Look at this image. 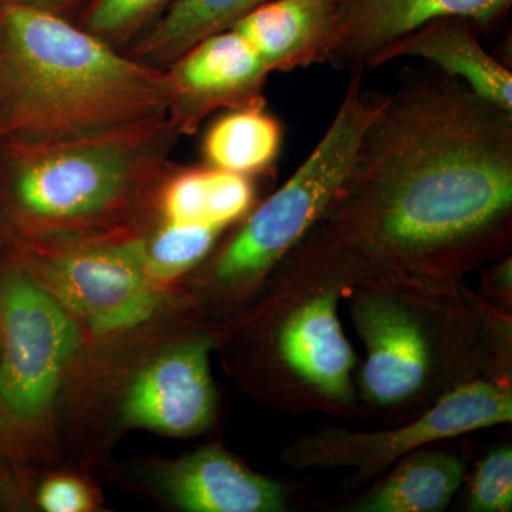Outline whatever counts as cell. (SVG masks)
Wrapping results in <instances>:
<instances>
[{"mask_svg":"<svg viewBox=\"0 0 512 512\" xmlns=\"http://www.w3.org/2000/svg\"><path fill=\"white\" fill-rule=\"evenodd\" d=\"M512 114L447 74L375 106L348 173L299 244L375 276L461 282L507 254Z\"/></svg>","mask_w":512,"mask_h":512,"instance_id":"cell-1","label":"cell"},{"mask_svg":"<svg viewBox=\"0 0 512 512\" xmlns=\"http://www.w3.org/2000/svg\"><path fill=\"white\" fill-rule=\"evenodd\" d=\"M0 83L25 147L153 131L177 106L171 76L32 6L3 12Z\"/></svg>","mask_w":512,"mask_h":512,"instance_id":"cell-2","label":"cell"},{"mask_svg":"<svg viewBox=\"0 0 512 512\" xmlns=\"http://www.w3.org/2000/svg\"><path fill=\"white\" fill-rule=\"evenodd\" d=\"M343 299L366 352L357 389L376 409L429 406L457 384L510 372V318L461 282L375 276Z\"/></svg>","mask_w":512,"mask_h":512,"instance_id":"cell-3","label":"cell"},{"mask_svg":"<svg viewBox=\"0 0 512 512\" xmlns=\"http://www.w3.org/2000/svg\"><path fill=\"white\" fill-rule=\"evenodd\" d=\"M362 80L363 69H353L339 110L318 146L221 249L212 264L215 284L227 291L261 285L322 217L375 113L376 104L363 97Z\"/></svg>","mask_w":512,"mask_h":512,"instance_id":"cell-4","label":"cell"},{"mask_svg":"<svg viewBox=\"0 0 512 512\" xmlns=\"http://www.w3.org/2000/svg\"><path fill=\"white\" fill-rule=\"evenodd\" d=\"M278 268H284V281L271 330L272 357L303 403L348 410L356 402V355L340 322L339 303L357 276L302 247Z\"/></svg>","mask_w":512,"mask_h":512,"instance_id":"cell-5","label":"cell"},{"mask_svg":"<svg viewBox=\"0 0 512 512\" xmlns=\"http://www.w3.org/2000/svg\"><path fill=\"white\" fill-rule=\"evenodd\" d=\"M511 420V373H490L457 384L402 427L379 431L325 427L299 437L285 451V463L299 470L352 468L356 473L352 484L362 485L419 448Z\"/></svg>","mask_w":512,"mask_h":512,"instance_id":"cell-6","label":"cell"},{"mask_svg":"<svg viewBox=\"0 0 512 512\" xmlns=\"http://www.w3.org/2000/svg\"><path fill=\"white\" fill-rule=\"evenodd\" d=\"M144 133L25 147L13 175L19 210L46 227L80 224L116 210L143 170Z\"/></svg>","mask_w":512,"mask_h":512,"instance_id":"cell-7","label":"cell"},{"mask_svg":"<svg viewBox=\"0 0 512 512\" xmlns=\"http://www.w3.org/2000/svg\"><path fill=\"white\" fill-rule=\"evenodd\" d=\"M0 407L28 421L46 412L79 346L72 313L45 286L20 271L0 282Z\"/></svg>","mask_w":512,"mask_h":512,"instance_id":"cell-8","label":"cell"},{"mask_svg":"<svg viewBox=\"0 0 512 512\" xmlns=\"http://www.w3.org/2000/svg\"><path fill=\"white\" fill-rule=\"evenodd\" d=\"M35 265L40 284L96 333L136 328L163 303L143 241L55 249L37 256Z\"/></svg>","mask_w":512,"mask_h":512,"instance_id":"cell-9","label":"cell"},{"mask_svg":"<svg viewBox=\"0 0 512 512\" xmlns=\"http://www.w3.org/2000/svg\"><path fill=\"white\" fill-rule=\"evenodd\" d=\"M212 348V339L200 336L148 363L128 387L123 403L126 423L174 437L197 436L210 429L217 407Z\"/></svg>","mask_w":512,"mask_h":512,"instance_id":"cell-10","label":"cell"},{"mask_svg":"<svg viewBox=\"0 0 512 512\" xmlns=\"http://www.w3.org/2000/svg\"><path fill=\"white\" fill-rule=\"evenodd\" d=\"M512 0H333V45L328 62L363 69L396 40L441 19L477 28L507 15Z\"/></svg>","mask_w":512,"mask_h":512,"instance_id":"cell-11","label":"cell"},{"mask_svg":"<svg viewBox=\"0 0 512 512\" xmlns=\"http://www.w3.org/2000/svg\"><path fill=\"white\" fill-rule=\"evenodd\" d=\"M269 73L248 40L227 29L184 53L171 79L178 109L197 121L215 107L261 103Z\"/></svg>","mask_w":512,"mask_h":512,"instance_id":"cell-12","label":"cell"},{"mask_svg":"<svg viewBox=\"0 0 512 512\" xmlns=\"http://www.w3.org/2000/svg\"><path fill=\"white\" fill-rule=\"evenodd\" d=\"M164 493L188 512H282V485L249 470L218 446L202 447L165 466Z\"/></svg>","mask_w":512,"mask_h":512,"instance_id":"cell-13","label":"cell"},{"mask_svg":"<svg viewBox=\"0 0 512 512\" xmlns=\"http://www.w3.org/2000/svg\"><path fill=\"white\" fill-rule=\"evenodd\" d=\"M400 57H419L466 84L471 92L512 114V73L481 46L477 26L463 19H441L384 47L369 67Z\"/></svg>","mask_w":512,"mask_h":512,"instance_id":"cell-14","label":"cell"},{"mask_svg":"<svg viewBox=\"0 0 512 512\" xmlns=\"http://www.w3.org/2000/svg\"><path fill=\"white\" fill-rule=\"evenodd\" d=\"M271 72L328 62L333 45V0H269L231 26Z\"/></svg>","mask_w":512,"mask_h":512,"instance_id":"cell-15","label":"cell"},{"mask_svg":"<svg viewBox=\"0 0 512 512\" xmlns=\"http://www.w3.org/2000/svg\"><path fill=\"white\" fill-rule=\"evenodd\" d=\"M390 468L369 493L349 505V511L441 512L466 476L463 458L430 446L407 454Z\"/></svg>","mask_w":512,"mask_h":512,"instance_id":"cell-16","label":"cell"},{"mask_svg":"<svg viewBox=\"0 0 512 512\" xmlns=\"http://www.w3.org/2000/svg\"><path fill=\"white\" fill-rule=\"evenodd\" d=\"M281 146V123L261 101L215 121L205 136L204 154L212 168L251 177L275 163Z\"/></svg>","mask_w":512,"mask_h":512,"instance_id":"cell-17","label":"cell"},{"mask_svg":"<svg viewBox=\"0 0 512 512\" xmlns=\"http://www.w3.org/2000/svg\"><path fill=\"white\" fill-rule=\"evenodd\" d=\"M269 0H175L163 19L137 47L138 59L168 63L195 45L231 28Z\"/></svg>","mask_w":512,"mask_h":512,"instance_id":"cell-18","label":"cell"},{"mask_svg":"<svg viewBox=\"0 0 512 512\" xmlns=\"http://www.w3.org/2000/svg\"><path fill=\"white\" fill-rule=\"evenodd\" d=\"M222 231L224 229L208 224L167 222L150 244H146L151 275L161 284L191 271L207 258Z\"/></svg>","mask_w":512,"mask_h":512,"instance_id":"cell-19","label":"cell"},{"mask_svg":"<svg viewBox=\"0 0 512 512\" xmlns=\"http://www.w3.org/2000/svg\"><path fill=\"white\" fill-rule=\"evenodd\" d=\"M512 508V448L495 447L478 463L470 483L468 510L507 512Z\"/></svg>","mask_w":512,"mask_h":512,"instance_id":"cell-20","label":"cell"},{"mask_svg":"<svg viewBox=\"0 0 512 512\" xmlns=\"http://www.w3.org/2000/svg\"><path fill=\"white\" fill-rule=\"evenodd\" d=\"M255 200V187L249 175L208 168V197L205 222L224 229L244 218Z\"/></svg>","mask_w":512,"mask_h":512,"instance_id":"cell-21","label":"cell"},{"mask_svg":"<svg viewBox=\"0 0 512 512\" xmlns=\"http://www.w3.org/2000/svg\"><path fill=\"white\" fill-rule=\"evenodd\" d=\"M208 168L177 175L165 188L163 211L171 224H207Z\"/></svg>","mask_w":512,"mask_h":512,"instance_id":"cell-22","label":"cell"},{"mask_svg":"<svg viewBox=\"0 0 512 512\" xmlns=\"http://www.w3.org/2000/svg\"><path fill=\"white\" fill-rule=\"evenodd\" d=\"M168 0H97L87 30L100 39L119 37L137 28Z\"/></svg>","mask_w":512,"mask_h":512,"instance_id":"cell-23","label":"cell"},{"mask_svg":"<svg viewBox=\"0 0 512 512\" xmlns=\"http://www.w3.org/2000/svg\"><path fill=\"white\" fill-rule=\"evenodd\" d=\"M40 507L47 512H84L92 508V494L76 478H50L37 495Z\"/></svg>","mask_w":512,"mask_h":512,"instance_id":"cell-24","label":"cell"},{"mask_svg":"<svg viewBox=\"0 0 512 512\" xmlns=\"http://www.w3.org/2000/svg\"><path fill=\"white\" fill-rule=\"evenodd\" d=\"M484 289L497 301L508 302V305H511L512 261L510 255L500 256L498 261L488 269L485 274Z\"/></svg>","mask_w":512,"mask_h":512,"instance_id":"cell-25","label":"cell"}]
</instances>
